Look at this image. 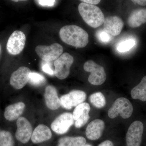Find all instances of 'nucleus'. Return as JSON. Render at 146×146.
<instances>
[{
  "mask_svg": "<svg viewBox=\"0 0 146 146\" xmlns=\"http://www.w3.org/2000/svg\"><path fill=\"white\" fill-rule=\"evenodd\" d=\"M74 58L68 53L65 52L55 60L54 74L58 78H67L70 73V68L74 62Z\"/></svg>",
  "mask_w": 146,
  "mask_h": 146,
  "instance_id": "nucleus-5",
  "label": "nucleus"
},
{
  "mask_svg": "<svg viewBox=\"0 0 146 146\" xmlns=\"http://www.w3.org/2000/svg\"><path fill=\"white\" fill-rule=\"evenodd\" d=\"M133 112L132 104L129 100L125 98H120L115 101L108 111V116L114 119L120 115L122 118L127 119L130 117Z\"/></svg>",
  "mask_w": 146,
  "mask_h": 146,
  "instance_id": "nucleus-3",
  "label": "nucleus"
},
{
  "mask_svg": "<svg viewBox=\"0 0 146 146\" xmlns=\"http://www.w3.org/2000/svg\"><path fill=\"white\" fill-rule=\"evenodd\" d=\"M60 39L67 44L82 48L89 43V35L85 30L75 25H66L60 29Z\"/></svg>",
  "mask_w": 146,
  "mask_h": 146,
  "instance_id": "nucleus-1",
  "label": "nucleus"
},
{
  "mask_svg": "<svg viewBox=\"0 0 146 146\" xmlns=\"http://www.w3.org/2000/svg\"><path fill=\"white\" fill-rule=\"evenodd\" d=\"M131 95L133 99L146 101V76L143 77L137 86L131 89Z\"/></svg>",
  "mask_w": 146,
  "mask_h": 146,
  "instance_id": "nucleus-20",
  "label": "nucleus"
},
{
  "mask_svg": "<svg viewBox=\"0 0 146 146\" xmlns=\"http://www.w3.org/2000/svg\"><path fill=\"white\" fill-rule=\"evenodd\" d=\"M25 108V105L23 102H19L8 106L5 110V118L10 121L18 119L23 112Z\"/></svg>",
  "mask_w": 146,
  "mask_h": 146,
  "instance_id": "nucleus-18",
  "label": "nucleus"
},
{
  "mask_svg": "<svg viewBox=\"0 0 146 146\" xmlns=\"http://www.w3.org/2000/svg\"><path fill=\"white\" fill-rule=\"evenodd\" d=\"M30 69L26 67H21L13 72L11 76L10 85L16 89L23 88L29 81V76L31 73Z\"/></svg>",
  "mask_w": 146,
  "mask_h": 146,
  "instance_id": "nucleus-12",
  "label": "nucleus"
},
{
  "mask_svg": "<svg viewBox=\"0 0 146 146\" xmlns=\"http://www.w3.org/2000/svg\"><path fill=\"white\" fill-rule=\"evenodd\" d=\"M98 146H114V145L112 141L107 140L103 142Z\"/></svg>",
  "mask_w": 146,
  "mask_h": 146,
  "instance_id": "nucleus-30",
  "label": "nucleus"
},
{
  "mask_svg": "<svg viewBox=\"0 0 146 146\" xmlns=\"http://www.w3.org/2000/svg\"><path fill=\"white\" fill-rule=\"evenodd\" d=\"M35 86H40L46 82V78L41 74L36 72H31L29 76V81Z\"/></svg>",
  "mask_w": 146,
  "mask_h": 146,
  "instance_id": "nucleus-24",
  "label": "nucleus"
},
{
  "mask_svg": "<svg viewBox=\"0 0 146 146\" xmlns=\"http://www.w3.org/2000/svg\"><path fill=\"white\" fill-rule=\"evenodd\" d=\"M78 9L84 21L89 26L96 28L104 24V15L96 6L82 2L79 5Z\"/></svg>",
  "mask_w": 146,
  "mask_h": 146,
  "instance_id": "nucleus-2",
  "label": "nucleus"
},
{
  "mask_svg": "<svg viewBox=\"0 0 146 146\" xmlns=\"http://www.w3.org/2000/svg\"><path fill=\"white\" fill-rule=\"evenodd\" d=\"M72 114L65 112L59 115L52 123L51 127L57 134H63L67 133L74 123Z\"/></svg>",
  "mask_w": 146,
  "mask_h": 146,
  "instance_id": "nucleus-10",
  "label": "nucleus"
},
{
  "mask_svg": "<svg viewBox=\"0 0 146 146\" xmlns=\"http://www.w3.org/2000/svg\"><path fill=\"white\" fill-rule=\"evenodd\" d=\"M1 45H0V54H1Z\"/></svg>",
  "mask_w": 146,
  "mask_h": 146,
  "instance_id": "nucleus-33",
  "label": "nucleus"
},
{
  "mask_svg": "<svg viewBox=\"0 0 146 146\" xmlns=\"http://www.w3.org/2000/svg\"><path fill=\"white\" fill-rule=\"evenodd\" d=\"M86 93L84 91L73 90L69 94L60 97L61 106L65 109H71L83 103L86 100Z\"/></svg>",
  "mask_w": 146,
  "mask_h": 146,
  "instance_id": "nucleus-9",
  "label": "nucleus"
},
{
  "mask_svg": "<svg viewBox=\"0 0 146 146\" xmlns=\"http://www.w3.org/2000/svg\"><path fill=\"white\" fill-rule=\"evenodd\" d=\"M146 23V9H138L132 11L127 20V24L130 27H138Z\"/></svg>",
  "mask_w": 146,
  "mask_h": 146,
  "instance_id": "nucleus-19",
  "label": "nucleus"
},
{
  "mask_svg": "<svg viewBox=\"0 0 146 146\" xmlns=\"http://www.w3.org/2000/svg\"><path fill=\"white\" fill-rule=\"evenodd\" d=\"M97 39L103 43H108L113 39V36L109 34L104 29H100L96 32Z\"/></svg>",
  "mask_w": 146,
  "mask_h": 146,
  "instance_id": "nucleus-26",
  "label": "nucleus"
},
{
  "mask_svg": "<svg viewBox=\"0 0 146 146\" xmlns=\"http://www.w3.org/2000/svg\"><path fill=\"white\" fill-rule=\"evenodd\" d=\"M84 69L91 73L88 81L93 85L99 86L103 84L106 79L104 68L92 60L86 61L84 65Z\"/></svg>",
  "mask_w": 146,
  "mask_h": 146,
  "instance_id": "nucleus-4",
  "label": "nucleus"
},
{
  "mask_svg": "<svg viewBox=\"0 0 146 146\" xmlns=\"http://www.w3.org/2000/svg\"><path fill=\"white\" fill-rule=\"evenodd\" d=\"M25 35L23 32L15 31L9 38L7 49L10 54L16 55L22 52L25 44Z\"/></svg>",
  "mask_w": 146,
  "mask_h": 146,
  "instance_id": "nucleus-8",
  "label": "nucleus"
},
{
  "mask_svg": "<svg viewBox=\"0 0 146 146\" xmlns=\"http://www.w3.org/2000/svg\"><path fill=\"white\" fill-rule=\"evenodd\" d=\"M84 146H92L91 145H90V144H85V145H84Z\"/></svg>",
  "mask_w": 146,
  "mask_h": 146,
  "instance_id": "nucleus-32",
  "label": "nucleus"
},
{
  "mask_svg": "<svg viewBox=\"0 0 146 146\" xmlns=\"http://www.w3.org/2000/svg\"><path fill=\"white\" fill-rule=\"evenodd\" d=\"M136 42L133 39H129L120 42L117 45V50L120 52L128 51L135 46Z\"/></svg>",
  "mask_w": 146,
  "mask_h": 146,
  "instance_id": "nucleus-25",
  "label": "nucleus"
},
{
  "mask_svg": "<svg viewBox=\"0 0 146 146\" xmlns=\"http://www.w3.org/2000/svg\"><path fill=\"white\" fill-rule=\"evenodd\" d=\"M91 108L87 103H82L79 105L74 110L73 117L75 121V126L77 128H80L85 125L89 121L90 117L89 112Z\"/></svg>",
  "mask_w": 146,
  "mask_h": 146,
  "instance_id": "nucleus-13",
  "label": "nucleus"
},
{
  "mask_svg": "<svg viewBox=\"0 0 146 146\" xmlns=\"http://www.w3.org/2000/svg\"><path fill=\"white\" fill-rule=\"evenodd\" d=\"M133 3L135 4H137L141 6L146 5V0H136V1H131Z\"/></svg>",
  "mask_w": 146,
  "mask_h": 146,
  "instance_id": "nucleus-31",
  "label": "nucleus"
},
{
  "mask_svg": "<svg viewBox=\"0 0 146 146\" xmlns=\"http://www.w3.org/2000/svg\"><path fill=\"white\" fill-rule=\"evenodd\" d=\"M40 5L44 6L51 7L54 5L56 1L54 0H39L36 1Z\"/></svg>",
  "mask_w": 146,
  "mask_h": 146,
  "instance_id": "nucleus-28",
  "label": "nucleus"
},
{
  "mask_svg": "<svg viewBox=\"0 0 146 146\" xmlns=\"http://www.w3.org/2000/svg\"><path fill=\"white\" fill-rule=\"evenodd\" d=\"M89 101L91 104L98 108H102L106 104L104 95L101 92H96L91 94L89 97Z\"/></svg>",
  "mask_w": 146,
  "mask_h": 146,
  "instance_id": "nucleus-22",
  "label": "nucleus"
},
{
  "mask_svg": "<svg viewBox=\"0 0 146 146\" xmlns=\"http://www.w3.org/2000/svg\"><path fill=\"white\" fill-rule=\"evenodd\" d=\"M1 130H0V136H1Z\"/></svg>",
  "mask_w": 146,
  "mask_h": 146,
  "instance_id": "nucleus-34",
  "label": "nucleus"
},
{
  "mask_svg": "<svg viewBox=\"0 0 146 146\" xmlns=\"http://www.w3.org/2000/svg\"><path fill=\"white\" fill-rule=\"evenodd\" d=\"M82 2L85 3L92 5H95L99 3L101 1L100 0H82Z\"/></svg>",
  "mask_w": 146,
  "mask_h": 146,
  "instance_id": "nucleus-29",
  "label": "nucleus"
},
{
  "mask_svg": "<svg viewBox=\"0 0 146 146\" xmlns=\"http://www.w3.org/2000/svg\"><path fill=\"white\" fill-rule=\"evenodd\" d=\"M16 125V139L23 143H27L31 138L32 134L31 125L26 118L20 117L17 120Z\"/></svg>",
  "mask_w": 146,
  "mask_h": 146,
  "instance_id": "nucleus-11",
  "label": "nucleus"
},
{
  "mask_svg": "<svg viewBox=\"0 0 146 146\" xmlns=\"http://www.w3.org/2000/svg\"><path fill=\"white\" fill-rule=\"evenodd\" d=\"M86 143V139L82 136L65 137L59 139L57 146H84Z\"/></svg>",
  "mask_w": 146,
  "mask_h": 146,
  "instance_id": "nucleus-21",
  "label": "nucleus"
},
{
  "mask_svg": "<svg viewBox=\"0 0 146 146\" xmlns=\"http://www.w3.org/2000/svg\"><path fill=\"white\" fill-rule=\"evenodd\" d=\"M105 128V123L102 120L95 119L90 122L86 127V137L90 140L94 141L101 137Z\"/></svg>",
  "mask_w": 146,
  "mask_h": 146,
  "instance_id": "nucleus-15",
  "label": "nucleus"
},
{
  "mask_svg": "<svg viewBox=\"0 0 146 146\" xmlns=\"http://www.w3.org/2000/svg\"><path fill=\"white\" fill-rule=\"evenodd\" d=\"M62 46L58 43L50 46L39 45L35 48V52L42 60L47 62L55 60L63 54Z\"/></svg>",
  "mask_w": 146,
  "mask_h": 146,
  "instance_id": "nucleus-6",
  "label": "nucleus"
},
{
  "mask_svg": "<svg viewBox=\"0 0 146 146\" xmlns=\"http://www.w3.org/2000/svg\"><path fill=\"white\" fill-rule=\"evenodd\" d=\"M144 125L141 121L133 122L129 126L126 136V146H141Z\"/></svg>",
  "mask_w": 146,
  "mask_h": 146,
  "instance_id": "nucleus-7",
  "label": "nucleus"
},
{
  "mask_svg": "<svg viewBox=\"0 0 146 146\" xmlns=\"http://www.w3.org/2000/svg\"><path fill=\"white\" fill-rule=\"evenodd\" d=\"M14 140L12 134L6 130L1 131L0 146H14Z\"/></svg>",
  "mask_w": 146,
  "mask_h": 146,
  "instance_id": "nucleus-23",
  "label": "nucleus"
},
{
  "mask_svg": "<svg viewBox=\"0 0 146 146\" xmlns=\"http://www.w3.org/2000/svg\"><path fill=\"white\" fill-rule=\"evenodd\" d=\"M52 136V133L49 128L44 125L37 126L33 132L31 141L35 144L39 143L50 140Z\"/></svg>",
  "mask_w": 146,
  "mask_h": 146,
  "instance_id": "nucleus-17",
  "label": "nucleus"
},
{
  "mask_svg": "<svg viewBox=\"0 0 146 146\" xmlns=\"http://www.w3.org/2000/svg\"><path fill=\"white\" fill-rule=\"evenodd\" d=\"M42 71L52 76L54 74V71L51 68L49 64L48 63L43 64L42 66Z\"/></svg>",
  "mask_w": 146,
  "mask_h": 146,
  "instance_id": "nucleus-27",
  "label": "nucleus"
},
{
  "mask_svg": "<svg viewBox=\"0 0 146 146\" xmlns=\"http://www.w3.org/2000/svg\"><path fill=\"white\" fill-rule=\"evenodd\" d=\"M123 26L122 20L118 16H109L105 18L104 29L112 36L119 35Z\"/></svg>",
  "mask_w": 146,
  "mask_h": 146,
  "instance_id": "nucleus-14",
  "label": "nucleus"
},
{
  "mask_svg": "<svg viewBox=\"0 0 146 146\" xmlns=\"http://www.w3.org/2000/svg\"><path fill=\"white\" fill-rule=\"evenodd\" d=\"M44 98L47 107L52 110H56L61 106L60 99L58 96L57 90L53 86L49 85L45 89Z\"/></svg>",
  "mask_w": 146,
  "mask_h": 146,
  "instance_id": "nucleus-16",
  "label": "nucleus"
}]
</instances>
